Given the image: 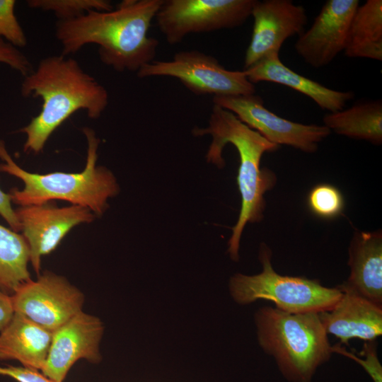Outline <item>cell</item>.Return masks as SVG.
Wrapping results in <instances>:
<instances>
[{
  "label": "cell",
  "mask_w": 382,
  "mask_h": 382,
  "mask_svg": "<svg viewBox=\"0 0 382 382\" xmlns=\"http://www.w3.org/2000/svg\"><path fill=\"white\" fill-rule=\"evenodd\" d=\"M162 1L123 0L111 11L92 10L79 18L57 21L55 36L62 54L95 44L104 64L118 72L137 73L156 55L158 41L149 31Z\"/></svg>",
  "instance_id": "obj_1"
},
{
  "label": "cell",
  "mask_w": 382,
  "mask_h": 382,
  "mask_svg": "<svg viewBox=\"0 0 382 382\" xmlns=\"http://www.w3.org/2000/svg\"><path fill=\"white\" fill-rule=\"evenodd\" d=\"M21 93L42 101L39 114L18 130L25 135L23 151L34 154L43 151L52 133L74 112L83 110L98 119L109 101L107 89L75 59L63 54L42 59L23 77Z\"/></svg>",
  "instance_id": "obj_2"
},
{
  "label": "cell",
  "mask_w": 382,
  "mask_h": 382,
  "mask_svg": "<svg viewBox=\"0 0 382 382\" xmlns=\"http://www.w3.org/2000/svg\"><path fill=\"white\" fill-rule=\"evenodd\" d=\"M195 137L210 135L212 141L206 154L207 161L221 168L225 166L222 151L228 144L233 145L239 155L237 183L241 197L238 221L232 228L228 253L233 261L239 260L240 240L247 223L259 222L265 207L264 195L276 183V177L267 168H260L266 152L279 149L255 130L241 122L233 112L214 105L208 125L192 129Z\"/></svg>",
  "instance_id": "obj_3"
},
{
  "label": "cell",
  "mask_w": 382,
  "mask_h": 382,
  "mask_svg": "<svg viewBox=\"0 0 382 382\" xmlns=\"http://www.w3.org/2000/svg\"><path fill=\"white\" fill-rule=\"evenodd\" d=\"M82 132L87 151L84 169L79 173L28 172L14 161L4 141L0 139V172L14 176L23 183L21 189L13 187L8 192L12 203L18 207L59 199L86 207L96 217L106 212L109 208L108 199L116 197L120 188L112 171L96 164L100 140L95 131L85 127Z\"/></svg>",
  "instance_id": "obj_4"
},
{
  "label": "cell",
  "mask_w": 382,
  "mask_h": 382,
  "mask_svg": "<svg viewBox=\"0 0 382 382\" xmlns=\"http://www.w3.org/2000/svg\"><path fill=\"white\" fill-rule=\"evenodd\" d=\"M257 342L289 382H312L333 354L318 313H290L274 306L254 315Z\"/></svg>",
  "instance_id": "obj_5"
},
{
  "label": "cell",
  "mask_w": 382,
  "mask_h": 382,
  "mask_svg": "<svg viewBox=\"0 0 382 382\" xmlns=\"http://www.w3.org/2000/svg\"><path fill=\"white\" fill-rule=\"evenodd\" d=\"M272 256L271 249L261 243L262 272L255 275L236 273L231 277L229 291L237 303L247 305L265 300L286 313H319L332 309L342 296L338 286L327 287L317 279L279 274L273 268Z\"/></svg>",
  "instance_id": "obj_6"
},
{
  "label": "cell",
  "mask_w": 382,
  "mask_h": 382,
  "mask_svg": "<svg viewBox=\"0 0 382 382\" xmlns=\"http://www.w3.org/2000/svg\"><path fill=\"white\" fill-rule=\"evenodd\" d=\"M139 78L173 77L195 95L214 97L255 94V84L244 70L226 69L212 55L198 50L180 51L169 60H154L137 72Z\"/></svg>",
  "instance_id": "obj_7"
},
{
  "label": "cell",
  "mask_w": 382,
  "mask_h": 382,
  "mask_svg": "<svg viewBox=\"0 0 382 382\" xmlns=\"http://www.w3.org/2000/svg\"><path fill=\"white\" fill-rule=\"evenodd\" d=\"M255 0H163L155 21L170 45L193 33L241 26L251 16Z\"/></svg>",
  "instance_id": "obj_8"
},
{
  "label": "cell",
  "mask_w": 382,
  "mask_h": 382,
  "mask_svg": "<svg viewBox=\"0 0 382 382\" xmlns=\"http://www.w3.org/2000/svg\"><path fill=\"white\" fill-rule=\"evenodd\" d=\"M11 296L14 313L53 332L83 311V292L65 277L45 270L21 284Z\"/></svg>",
  "instance_id": "obj_9"
},
{
  "label": "cell",
  "mask_w": 382,
  "mask_h": 382,
  "mask_svg": "<svg viewBox=\"0 0 382 382\" xmlns=\"http://www.w3.org/2000/svg\"><path fill=\"white\" fill-rule=\"evenodd\" d=\"M212 101L278 146L287 145L313 153L318 150V144L331 133L324 125H305L279 117L265 108L262 98L255 93L214 97Z\"/></svg>",
  "instance_id": "obj_10"
},
{
  "label": "cell",
  "mask_w": 382,
  "mask_h": 382,
  "mask_svg": "<svg viewBox=\"0 0 382 382\" xmlns=\"http://www.w3.org/2000/svg\"><path fill=\"white\" fill-rule=\"evenodd\" d=\"M20 231L30 251V263L39 275L42 257L54 250L75 226L89 224L96 215L79 205L58 207L53 202L18 206L14 209Z\"/></svg>",
  "instance_id": "obj_11"
},
{
  "label": "cell",
  "mask_w": 382,
  "mask_h": 382,
  "mask_svg": "<svg viewBox=\"0 0 382 382\" xmlns=\"http://www.w3.org/2000/svg\"><path fill=\"white\" fill-rule=\"evenodd\" d=\"M104 332L100 319L83 311L52 332L47 357L41 372L56 382H63L80 359L100 362V343Z\"/></svg>",
  "instance_id": "obj_12"
},
{
  "label": "cell",
  "mask_w": 382,
  "mask_h": 382,
  "mask_svg": "<svg viewBox=\"0 0 382 382\" xmlns=\"http://www.w3.org/2000/svg\"><path fill=\"white\" fill-rule=\"evenodd\" d=\"M251 16L253 32L244 69L270 54L279 53L286 40L304 31L308 21L305 8L291 0H255Z\"/></svg>",
  "instance_id": "obj_13"
},
{
  "label": "cell",
  "mask_w": 382,
  "mask_h": 382,
  "mask_svg": "<svg viewBox=\"0 0 382 382\" xmlns=\"http://www.w3.org/2000/svg\"><path fill=\"white\" fill-rule=\"evenodd\" d=\"M358 0H328L312 25L299 35L294 47L306 63L314 68L328 65L344 51Z\"/></svg>",
  "instance_id": "obj_14"
},
{
  "label": "cell",
  "mask_w": 382,
  "mask_h": 382,
  "mask_svg": "<svg viewBox=\"0 0 382 382\" xmlns=\"http://www.w3.org/2000/svg\"><path fill=\"white\" fill-rule=\"evenodd\" d=\"M337 286L343 293L340 301L332 309L319 313L326 333L346 345L353 339L376 340L382 335V306Z\"/></svg>",
  "instance_id": "obj_15"
},
{
  "label": "cell",
  "mask_w": 382,
  "mask_h": 382,
  "mask_svg": "<svg viewBox=\"0 0 382 382\" xmlns=\"http://www.w3.org/2000/svg\"><path fill=\"white\" fill-rule=\"evenodd\" d=\"M349 275L339 286L382 306V232L355 231L348 248Z\"/></svg>",
  "instance_id": "obj_16"
},
{
  "label": "cell",
  "mask_w": 382,
  "mask_h": 382,
  "mask_svg": "<svg viewBox=\"0 0 382 382\" xmlns=\"http://www.w3.org/2000/svg\"><path fill=\"white\" fill-rule=\"evenodd\" d=\"M244 71L253 84L266 81L287 86L308 96L329 112L343 110L354 97L353 91L334 90L299 74L282 63L277 52L265 57Z\"/></svg>",
  "instance_id": "obj_17"
},
{
  "label": "cell",
  "mask_w": 382,
  "mask_h": 382,
  "mask_svg": "<svg viewBox=\"0 0 382 382\" xmlns=\"http://www.w3.org/2000/svg\"><path fill=\"white\" fill-rule=\"evenodd\" d=\"M52 335L25 316L14 313L10 322L0 331V360H16L25 368L41 371Z\"/></svg>",
  "instance_id": "obj_18"
},
{
  "label": "cell",
  "mask_w": 382,
  "mask_h": 382,
  "mask_svg": "<svg viewBox=\"0 0 382 382\" xmlns=\"http://www.w3.org/2000/svg\"><path fill=\"white\" fill-rule=\"evenodd\" d=\"M344 52L350 58L382 61V1L367 0L357 8Z\"/></svg>",
  "instance_id": "obj_19"
},
{
  "label": "cell",
  "mask_w": 382,
  "mask_h": 382,
  "mask_svg": "<svg viewBox=\"0 0 382 382\" xmlns=\"http://www.w3.org/2000/svg\"><path fill=\"white\" fill-rule=\"evenodd\" d=\"M323 125L336 134L365 140L374 145L382 143V103L381 100L357 103L342 110L328 112Z\"/></svg>",
  "instance_id": "obj_20"
},
{
  "label": "cell",
  "mask_w": 382,
  "mask_h": 382,
  "mask_svg": "<svg viewBox=\"0 0 382 382\" xmlns=\"http://www.w3.org/2000/svg\"><path fill=\"white\" fill-rule=\"evenodd\" d=\"M30 251L21 233L0 224V289L12 295L30 279Z\"/></svg>",
  "instance_id": "obj_21"
},
{
  "label": "cell",
  "mask_w": 382,
  "mask_h": 382,
  "mask_svg": "<svg viewBox=\"0 0 382 382\" xmlns=\"http://www.w3.org/2000/svg\"><path fill=\"white\" fill-rule=\"evenodd\" d=\"M33 9L52 12L58 21L79 18L89 11H108L114 8L107 0H28Z\"/></svg>",
  "instance_id": "obj_22"
},
{
  "label": "cell",
  "mask_w": 382,
  "mask_h": 382,
  "mask_svg": "<svg viewBox=\"0 0 382 382\" xmlns=\"http://www.w3.org/2000/svg\"><path fill=\"white\" fill-rule=\"evenodd\" d=\"M311 212L318 217L330 219L339 216L345 208V199L341 192L330 184H318L308 196Z\"/></svg>",
  "instance_id": "obj_23"
},
{
  "label": "cell",
  "mask_w": 382,
  "mask_h": 382,
  "mask_svg": "<svg viewBox=\"0 0 382 382\" xmlns=\"http://www.w3.org/2000/svg\"><path fill=\"white\" fill-rule=\"evenodd\" d=\"M15 0H0V39L17 48L27 45L28 40L15 14Z\"/></svg>",
  "instance_id": "obj_24"
},
{
  "label": "cell",
  "mask_w": 382,
  "mask_h": 382,
  "mask_svg": "<svg viewBox=\"0 0 382 382\" xmlns=\"http://www.w3.org/2000/svg\"><path fill=\"white\" fill-rule=\"evenodd\" d=\"M332 348L333 353L342 354L361 365L374 382H382V366L378 357L376 340L364 342L363 348L359 352V355L364 358L349 352L340 343L332 346Z\"/></svg>",
  "instance_id": "obj_25"
},
{
  "label": "cell",
  "mask_w": 382,
  "mask_h": 382,
  "mask_svg": "<svg viewBox=\"0 0 382 382\" xmlns=\"http://www.w3.org/2000/svg\"><path fill=\"white\" fill-rule=\"evenodd\" d=\"M0 63L5 64L23 77L34 69L29 59L17 47L0 39Z\"/></svg>",
  "instance_id": "obj_26"
},
{
  "label": "cell",
  "mask_w": 382,
  "mask_h": 382,
  "mask_svg": "<svg viewBox=\"0 0 382 382\" xmlns=\"http://www.w3.org/2000/svg\"><path fill=\"white\" fill-rule=\"evenodd\" d=\"M0 376L9 377L17 382H56L38 370L11 365L0 366Z\"/></svg>",
  "instance_id": "obj_27"
},
{
  "label": "cell",
  "mask_w": 382,
  "mask_h": 382,
  "mask_svg": "<svg viewBox=\"0 0 382 382\" xmlns=\"http://www.w3.org/2000/svg\"><path fill=\"white\" fill-rule=\"evenodd\" d=\"M0 216L6 221L9 227L16 232H20V225L8 193L0 187Z\"/></svg>",
  "instance_id": "obj_28"
},
{
  "label": "cell",
  "mask_w": 382,
  "mask_h": 382,
  "mask_svg": "<svg viewBox=\"0 0 382 382\" xmlns=\"http://www.w3.org/2000/svg\"><path fill=\"white\" fill-rule=\"evenodd\" d=\"M13 315L11 296L0 289V331L10 322Z\"/></svg>",
  "instance_id": "obj_29"
}]
</instances>
